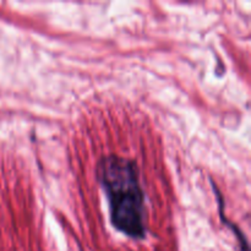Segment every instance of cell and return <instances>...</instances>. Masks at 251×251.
Segmentation results:
<instances>
[{
  "label": "cell",
  "mask_w": 251,
  "mask_h": 251,
  "mask_svg": "<svg viewBox=\"0 0 251 251\" xmlns=\"http://www.w3.org/2000/svg\"><path fill=\"white\" fill-rule=\"evenodd\" d=\"M97 176L109 201L113 226L127 237L142 239L146 234L145 196L135 162L104 157L98 163Z\"/></svg>",
  "instance_id": "6da1fadb"
}]
</instances>
